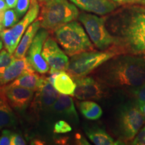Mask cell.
<instances>
[{"label": "cell", "instance_id": "1f68e13d", "mask_svg": "<svg viewBox=\"0 0 145 145\" xmlns=\"http://www.w3.org/2000/svg\"><path fill=\"white\" fill-rule=\"evenodd\" d=\"M17 1L18 0H5L8 9L15 8L16 4H17Z\"/></svg>", "mask_w": 145, "mask_h": 145}, {"label": "cell", "instance_id": "8992f818", "mask_svg": "<svg viewBox=\"0 0 145 145\" xmlns=\"http://www.w3.org/2000/svg\"><path fill=\"white\" fill-rule=\"evenodd\" d=\"M117 116L118 133L126 142L132 140L145 124V116L137 104H124Z\"/></svg>", "mask_w": 145, "mask_h": 145}, {"label": "cell", "instance_id": "e575fe53", "mask_svg": "<svg viewBox=\"0 0 145 145\" xmlns=\"http://www.w3.org/2000/svg\"><path fill=\"white\" fill-rule=\"evenodd\" d=\"M138 106L139 107V108H140L141 112H142L143 114L145 116V103H144V104H142L139 105V106Z\"/></svg>", "mask_w": 145, "mask_h": 145}, {"label": "cell", "instance_id": "30bf717a", "mask_svg": "<svg viewBox=\"0 0 145 145\" xmlns=\"http://www.w3.org/2000/svg\"><path fill=\"white\" fill-rule=\"evenodd\" d=\"M43 57L50 67V74L67 71L69 60L54 39L47 38L42 47Z\"/></svg>", "mask_w": 145, "mask_h": 145}, {"label": "cell", "instance_id": "3957f363", "mask_svg": "<svg viewBox=\"0 0 145 145\" xmlns=\"http://www.w3.org/2000/svg\"><path fill=\"white\" fill-rule=\"evenodd\" d=\"M54 36L65 53L72 57L83 52L94 50L84 29L77 22H70L56 29Z\"/></svg>", "mask_w": 145, "mask_h": 145}, {"label": "cell", "instance_id": "9a60e30c", "mask_svg": "<svg viewBox=\"0 0 145 145\" xmlns=\"http://www.w3.org/2000/svg\"><path fill=\"white\" fill-rule=\"evenodd\" d=\"M35 71L28 63L27 58L16 59L12 61L5 69L4 72L0 75V87L15 80L26 71Z\"/></svg>", "mask_w": 145, "mask_h": 145}, {"label": "cell", "instance_id": "7a4b0ae2", "mask_svg": "<svg viewBox=\"0 0 145 145\" xmlns=\"http://www.w3.org/2000/svg\"><path fill=\"white\" fill-rule=\"evenodd\" d=\"M95 77L109 88H137L145 83V57L117 54L97 69Z\"/></svg>", "mask_w": 145, "mask_h": 145}, {"label": "cell", "instance_id": "ffe728a7", "mask_svg": "<svg viewBox=\"0 0 145 145\" xmlns=\"http://www.w3.org/2000/svg\"><path fill=\"white\" fill-rule=\"evenodd\" d=\"M41 77L35 73V71H26L19 77L14 80L11 84L8 85L11 87H21L30 89L36 91L39 88Z\"/></svg>", "mask_w": 145, "mask_h": 145}, {"label": "cell", "instance_id": "6da1fadb", "mask_svg": "<svg viewBox=\"0 0 145 145\" xmlns=\"http://www.w3.org/2000/svg\"><path fill=\"white\" fill-rule=\"evenodd\" d=\"M108 26L115 39L110 50L116 54L145 57V7L124 8L110 18Z\"/></svg>", "mask_w": 145, "mask_h": 145}, {"label": "cell", "instance_id": "cb8c5ba5", "mask_svg": "<svg viewBox=\"0 0 145 145\" xmlns=\"http://www.w3.org/2000/svg\"><path fill=\"white\" fill-rule=\"evenodd\" d=\"M14 59V56L10 53L7 50L0 51V75H2Z\"/></svg>", "mask_w": 145, "mask_h": 145}, {"label": "cell", "instance_id": "7c38bea8", "mask_svg": "<svg viewBox=\"0 0 145 145\" xmlns=\"http://www.w3.org/2000/svg\"><path fill=\"white\" fill-rule=\"evenodd\" d=\"M3 89L9 104L17 111H23L28 106L35 91L30 89L9 86Z\"/></svg>", "mask_w": 145, "mask_h": 145}, {"label": "cell", "instance_id": "d590c367", "mask_svg": "<svg viewBox=\"0 0 145 145\" xmlns=\"http://www.w3.org/2000/svg\"><path fill=\"white\" fill-rule=\"evenodd\" d=\"M4 96H5V93H4V92H3V88L0 87V98L2 97H4Z\"/></svg>", "mask_w": 145, "mask_h": 145}, {"label": "cell", "instance_id": "83f0119b", "mask_svg": "<svg viewBox=\"0 0 145 145\" xmlns=\"http://www.w3.org/2000/svg\"><path fill=\"white\" fill-rule=\"evenodd\" d=\"M12 134L13 132L10 130L7 129L3 130L0 136V145H10Z\"/></svg>", "mask_w": 145, "mask_h": 145}, {"label": "cell", "instance_id": "9c48e42d", "mask_svg": "<svg viewBox=\"0 0 145 145\" xmlns=\"http://www.w3.org/2000/svg\"><path fill=\"white\" fill-rule=\"evenodd\" d=\"M48 36V32L46 29L39 30L36 33L31 45L28 50L27 59L35 71L40 74H44L49 71L50 67L43 57L42 47L45 40Z\"/></svg>", "mask_w": 145, "mask_h": 145}, {"label": "cell", "instance_id": "f1b7e54d", "mask_svg": "<svg viewBox=\"0 0 145 145\" xmlns=\"http://www.w3.org/2000/svg\"><path fill=\"white\" fill-rule=\"evenodd\" d=\"M131 144L135 145H145V126L143 127L140 132H138Z\"/></svg>", "mask_w": 145, "mask_h": 145}, {"label": "cell", "instance_id": "d6a6232c", "mask_svg": "<svg viewBox=\"0 0 145 145\" xmlns=\"http://www.w3.org/2000/svg\"><path fill=\"white\" fill-rule=\"evenodd\" d=\"M67 141V138L66 137H60L57 140V143L58 144H65Z\"/></svg>", "mask_w": 145, "mask_h": 145}, {"label": "cell", "instance_id": "4fadbf2b", "mask_svg": "<svg viewBox=\"0 0 145 145\" xmlns=\"http://www.w3.org/2000/svg\"><path fill=\"white\" fill-rule=\"evenodd\" d=\"M59 94L54 88L48 78L41 77L39 88L36 90L34 104L40 108H48L53 106Z\"/></svg>", "mask_w": 145, "mask_h": 145}, {"label": "cell", "instance_id": "f35d334b", "mask_svg": "<svg viewBox=\"0 0 145 145\" xmlns=\"http://www.w3.org/2000/svg\"><path fill=\"white\" fill-rule=\"evenodd\" d=\"M50 1V0H39V1L40 3H42H42H45V2H47V1Z\"/></svg>", "mask_w": 145, "mask_h": 145}, {"label": "cell", "instance_id": "277c9868", "mask_svg": "<svg viewBox=\"0 0 145 145\" xmlns=\"http://www.w3.org/2000/svg\"><path fill=\"white\" fill-rule=\"evenodd\" d=\"M42 5L39 20L40 26L46 30H56L79 18L77 7L67 0H50Z\"/></svg>", "mask_w": 145, "mask_h": 145}, {"label": "cell", "instance_id": "e0dca14e", "mask_svg": "<svg viewBox=\"0 0 145 145\" xmlns=\"http://www.w3.org/2000/svg\"><path fill=\"white\" fill-rule=\"evenodd\" d=\"M52 108L56 112L67 117L71 120L72 123L77 124L79 122V116L73 101L71 97L67 95H59Z\"/></svg>", "mask_w": 145, "mask_h": 145}, {"label": "cell", "instance_id": "5bb4252c", "mask_svg": "<svg viewBox=\"0 0 145 145\" xmlns=\"http://www.w3.org/2000/svg\"><path fill=\"white\" fill-rule=\"evenodd\" d=\"M81 10L89 12L106 15L116 9L118 4L112 0H71Z\"/></svg>", "mask_w": 145, "mask_h": 145}, {"label": "cell", "instance_id": "44dd1931", "mask_svg": "<svg viewBox=\"0 0 145 145\" xmlns=\"http://www.w3.org/2000/svg\"><path fill=\"white\" fill-rule=\"evenodd\" d=\"M16 119L5 96L0 98V130L16 124Z\"/></svg>", "mask_w": 145, "mask_h": 145}, {"label": "cell", "instance_id": "836d02e7", "mask_svg": "<svg viewBox=\"0 0 145 145\" xmlns=\"http://www.w3.org/2000/svg\"><path fill=\"white\" fill-rule=\"evenodd\" d=\"M142 0H125V3H141Z\"/></svg>", "mask_w": 145, "mask_h": 145}, {"label": "cell", "instance_id": "484cf974", "mask_svg": "<svg viewBox=\"0 0 145 145\" xmlns=\"http://www.w3.org/2000/svg\"><path fill=\"white\" fill-rule=\"evenodd\" d=\"M71 130V126L64 120H59L56 122L53 128V132L55 134L67 133Z\"/></svg>", "mask_w": 145, "mask_h": 145}, {"label": "cell", "instance_id": "7402d4cb", "mask_svg": "<svg viewBox=\"0 0 145 145\" xmlns=\"http://www.w3.org/2000/svg\"><path fill=\"white\" fill-rule=\"evenodd\" d=\"M79 110L86 118L90 120H95L100 118L103 111L101 107L91 101H84L79 103Z\"/></svg>", "mask_w": 145, "mask_h": 145}, {"label": "cell", "instance_id": "f546056e", "mask_svg": "<svg viewBox=\"0 0 145 145\" xmlns=\"http://www.w3.org/2000/svg\"><path fill=\"white\" fill-rule=\"evenodd\" d=\"M11 144L12 145H24L26 144V140L23 138L20 135L17 133H13L11 139Z\"/></svg>", "mask_w": 145, "mask_h": 145}, {"label": "cell", "instance_id": "60d3db41", "mask_svg": "<svg viewBox=\"0 0 145 145\" xmlns=\"http://www.w3.org/2000/svg\"><path fill=\"white\" fill-rule=\"evenodd\" d=\"M141 3H143V4L145 5V0H142L141 1Z\"/></svg>", "mask_w": 145, "mask_h": 145}, {"label": "cell", "instance_id": "d4e9b609", "mask_svg": "<svg viewBox=\"0 0 145 145\" xmlns=\"http://www.w3.org/2000/svg\"><path fill=\"white\" fill-rule=\"evenodd\" d=\"M131 92L135 97L138 106L145 103V83L142 86L131 89Z\"/></svg>", "mask_w": 145, "mask_h": 145}, {"label": "cell", "instance_id": "ab89813d", "mask_svg": "<svg viewBox=\"0 0 145 145\" xmlns=\"http://www.w3.org/2000/svg\"><path fill=\"white\" fill-rule=\"evenodd\" d=\"M3 27L2 24L0 23V32H1V30H2V29H3Z\"/></svg>", "mask_w": 145, "mask_h": 145}, {"label": "cell", "instance_id": "52a82bcc", "mask_svg": "<svg viewBox=\"0 0 145 145\" xmlns=\"http://www.w3.org/2000/svg\"><path fill=\"white\" fill-rule=\"evenodd\" d=\"M79 20L94 45L101 50L110 49L115 44V39L110 34L105 24V20L93 14L81 13Z\"/></svg>", "mask_w": 145, "mask_h": 145}, {"label": "cell", "instance_id": "8fae6325", "mask_svg": "<svg viewBox=\"0 0 145 145\" xmlns=\"http://www.w3.org/2000/svg\"><path fill=\"white\" fill-rule=\"evenodd\" d=\"M76 89L75 97L79 100L98 99L106 95V87L104 85L91 77L75 79Z\"/></svg>", "mask_w": 145, "mask_h": 145}, {"label": "cell", "instance_id": "74e56055", "mask_svg": "<svg viewBox=\"0 0 145 145\" xmlns=\"http://www.w3.org/2000/svg\"><path fill=\"white\" fill-rule=\"evenodd\" d=\"M2 48H3V41L1 38H0V50L2 49Z\"/></svg>", "mask_w": 145, "mask_h": 145}, {"label": "cell", "instance_id": "ba28073f", "mask_svg": "<svg viewBox=\"0 0 145 145\" xmlns=\"http://www.w3.org/2000/svg\"><path fill=\"white\" fill-rule=\"evenodd\" d=\"M39 11L40 6L37 0H31L30 8L24 17L12 28L5 29L0 32V38L2 40L5 49L10 53L13 54L15 51L25 31L37 18Z\"/></svg>", "mask_w": 145, "mask_h": 145}, {"label": "cell", "instance_id": "603a6c76", "mask_svg": "<svg viewBox=\"0 0 145 145\" xmlns=\"http://www.w3.org/2000/svg\"><path fill=\"white\" fill-rule=\"evenodd\" d=\"M20 17L16 10L12 9H7L4 12L2 25L3 28L12 27L18 22Z\"/></svg>", "mask_w": 145, "mask_h": 145}, {"label": "cell", "instance_id": "4316f807", "mask_svg": "<svg viewBox=\"0 0 145 145\" xmlns=\"http://www.w3.org/2000/svg\"><path fill=\"white\" fill-rule=\"evenodd\" d=\"M31 0H18L17 4L16 5V11L20 18L22 17L30 7Z\"/></svg>", "mask_w": 145, "mask_h": 145}, {"label": "cell", "instance_id": "4dcf8cb0", "mask_svg": "<svg viewBox=\"0 0 145 145\" xmlns=\"http://www.w3.org/2000/svg\"><path fill=\"white\" fill-rule=\"evenodd\" d=\"M75 138L77 140V142L79 144H89V143L86 140V139L85 138H83L81 135H79V134H77L76 135Z\"/></svg>", "mask_w": 145, "mask_h": 145}, {"label": "cell", "instance_id": "8d00e7d4", "mask_svg": "<svg viewBox=\"0 0 145 145\" xmlns=\"http://www.w3.org/2000/svg\"><path fill=\"white\" fill-rule=\"evenodd\" d=\"M112 1L120 3H125V0H112Z\"/></svg>", "mask_w": 145, "mask_h": 145}, {"label": "cell", "instance_id": "2e32d148", "mask_svg": "<svg viewBox=\"0 0 145 145\" xmlns=\"http://www.w3.org/2000/svg\"><path fill=\"white\" fill-rule=\"evenodd\" d=\"M47 78L59 93L71 96L75 95L76 83L69 74L67 73L65 71L50 74Z\"/></svg>", "mask_w": 145, "mask_h": 145}, {"label": "cell", "instance_id": "d6986e66", "mask_svg": "<svg viewBox=\"0 0 145 145\" xmlns=\"http://www.w3.org/2000/svg\"><path fill=\"white\" fill-rule=\"evenodd\" d=\"M86 133L91 141L96 145L124 144L121 140H114L113 138L109 135L104 130L97 127L86 129Z\"/></svg>", "mask_w": 145, "mask_h": 145}, {"label": "cell", "instance_id": "5b68a950", "mask_svg": "<svg viewBox=\"0 0 145 145\" xmlns=\"http://www.w3.org/2000/svg\"><path fill=\"white\" fill-rule=\"evenodd\" d=\"M116 55L117 54L110 49L103 51L91 50L75 54L69 61L68 73L74 79L85 77Z\"/></svg>", "mask_w": 145, "mask_h": 145}, {"label": "cell", "instance_id": "ac0fdd59", "mask_svg": "<svg viewBox=\"0 0 145 145\" xmlns=\"http://www.w3.org/2000/svg\"><path fill=\"white\" fill-rule=\"evenodd\" d=\"M40 27V21L39 19L34 22L31 25L29 26L14 52V57L16 59H21L25 57L36 33L39 30Z\"/></svg>", "mask_w": 145, "mask_h": 145}]
</instances>
